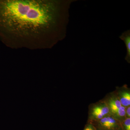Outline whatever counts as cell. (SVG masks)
Wrapping results in <instances>:
<instances>
[{"instance_id": "2", "label": "cell", "mask_w": 130, "mask_h": 130, "mask_svg": "<svg viewBox=\"0 0 130 130\" xmlns=\"http://www.w3.org/2000/svg\"><path fill=\"white\" fill-rule=\"evenodd\" d=\"M121 127L112 117H107L101 119L99 123V129L103 130H118Z\"/></svg>"}, {"instance_id": "5", "label": "cell", "mask_w": 130, "mask_h": 130, "mask_svg": "<svg viewBox=\"0 0 130 130\" xmlns=\"http://www.w3.org/2000/svg\"><path fill=\"white\" fill-rule=\"evenodd\" d=\"M122 106L120 101L118 100H112L109 102L110 109L113 113H116Z\"/></svg>"}, {"instance_id": "1", "label": "cell", "mask_w": 130, "mask_h": 130, "mask_svg": "<svg viewBox=\"0 0 130 130\" xmlns=\"http://www.w3.org/2000/svg\"><path fill=\"white\" fill-rule=\"evenodd\" d=\"M76 1H0V29L12 47L51 48L66 37Z\"/></svg>"}, {"instance_id": "7", "label": "cell", "mask_w": 130, "mask_h": 130, "mask_svg": "<svg viewBox=\"0 0 130 130\" xmlns=\"http://www.w3.org/2000/svg\"><path fill=\"white\" fill-rule=\"evenodd\" d=\"M126 113L125 108L124 107L121 106L116 114L120 116H124Z\"/></svg>"}, {"instance_id": "4", "label": "cell", "mask_w": 130, "mask_h": 130, "mask_svg": "<svg viewBox=\"0 0 130 130\" xmlns=\"http://www.w3.org/2000/svg\"><path fill=\"white\" fill-rule=\"evenodd\" d=\"M109 112L108 107L106 106L96 107L93 109V114L98 119H102L103 117Z\"/></svg>"}, {"instance_id": "6", "label": "cell", "mask_w": 130, "mask_h": 130, "mask_svg": "<svg viewBox=\"0 0 130 130\" xmlns=\"http://www.w3.org/2000/svg\"><path fill=\"white\" fill-rule=\"evenodd\" d=\"M120 102L121 105L128 106L130 105V94L128 92H124L122 94Z\"/></svg>"}, {"instance_id": "10", "label": "cell", "mask_w": 130, "mask_h": 130, "mask_svg": "<svg viewBox=\"0 0 130 130\" xmlns=\"http://www.w3.org/2000/svg\"><path fill=\"white\" fill-rule=\"evenodd\" d=\"M98 130H103L98 129ZM118 130H122V129H120Z\"/></svg>"}, {"instance_id": "8", "label": "cell", "mask_w": 130, "mask_h": 130, "mask_svg": "<svg viewBox=\"0 0 130 130\" xmlns=\"http://www.w3.org/2000/svg\"><path fill=\"white\" fill-rule=\"evenodd\" d=\"M124 130H130V118L126 119L124 123Z\"/></svg>"}, {"instance_id": "3", "label": "cell", "mask_w": 130, "mask_h": 130, "mask_svg": "<svg viewBox=\"0 0 130 130\" xmlns=\"http://www.w3.org/2000/svg\"><path fill=\"white\" fill-rule=\"evenodd\" d=\"M119 38L123 41L125 44L126 48V54L125 60L128 63L130 62V30L124 31L119 36Z\"/></svg>"}, {"instance_id": "9", "label": "cell", "mask_w": 130, "mask_h": 130, "mask_svg": "<svg viewBox=\"0 0 130 130\" xmlns=\"http://www.w3.org/2000/svg\"><path fill=\"white\" fill-rule=\"evenodd\" d=\"M127 113L128 115V116L129 118H130V106L128 107V109H127Z\"/></svg>"}]
</instances>
